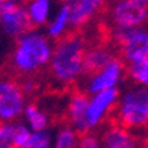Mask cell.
I'll use <instances>...</instances> for the list:
<instances>
[{
    "mask_svg": "<svg viewBox=\"0 0 148 148\" xmlns=\"http://www.w3.org/2000/svg\"><path fill=\"white\" fill-rule=\"evenodd\" d=\"M86 40L77 34H68L53 44L48 64L52 77L63 86L73 84L84 76Z\"/></svg>",
    "mask_w": 148,
    "mask_h": 148,
    "instance_id": "6da1fadb",
    "label": "cell"
},
{
    "mask_svg": "<svg viewBox=\"0 0 148 148\" xmlns=\"http://www.w3.org/2000/svg\"><path fill=\"white\" fill-rule=\"evenodd\" d=\"M53 44L41 31L32 28L16 39L12 52V66L23 75H32L47 67L51 62Z\"/></svg>",
    "mask_w": 148,
    "mask_h": 148,
    "instance_id": "7a4b0ae2",
    "label": "cell"
},
{
    "mask_svg": "<svg viewBox=\"0 0 148 148\" xmlns=\"http://www.w3.org/2000/svg\"><path fill=\"white\" fill-rule=\"evenodd\" d=\"M116 124L128 131L148 128V88L132 86L120 93L114 111Z\"/></svg>",
    "mask_w": 148,
    "mask_h": 148,
    "instance_id": "3957f363",
    "label": "cell"
},
{
    "mask_svg": "<svg viewBox=\"0 0 148 148\" xmlns=\"http://www.w3.org/2000/svg\"><path fill=\"white\" fill-rule=\"evenodd\" d=\"M112 29H135L144 27L148 21V5L132 0H115L108 10Z\"/></svg>",
    "mask_w": 148,
    "mask_h": 148,
    "instance_id": "277c9868",
    "label": "cell"
},
{
    "mask_svg": "<svg viewBox=\"0 0 148 148\" xmlns=\"http://www.w3.org/2000/svg\"><path fill=\"white\" fill-rule=\"evenodd\" d=\"M27 104V96L20 83L10 77H0V123L20 120Z\"/></svg>",
    "mask_w": 148,
    "mask_h": 148,
    "instance_id": "5b68a950",
    "label": "cell"
},
{
    "mask_svg": "<svg viewBox=\"0 0 148 148\" xmlns=\"http://www.w3.org/2000/svg\"><path fill=\"white\" fill-rule=\"evenodd\" d=\"M112 38L116 41L121 52L124 63L132 64L148 58V29L147 25L128 31L111 29Z\"/></svg>",
    "mask_w": 148,
    "mask_h": 148,
    "instance_id": "8992f818",
    "label": "cell"
},
{
    "mask_svg": "<svg viewBox=\"0 0 148 148\" xmlns=\"http://www.w3.org/2000/svg\"><path fill=\"white\" fill-rule=\"evenodd\" d=\"M32 24L27 15L23 0H4L1 10L0 29L8 38L17 39L25 32L31 31Z\"/></svg>",
    "mask_w": 148,
    "mask_h": 148,
    "instance_id": "52a82bcc",
    "label": "cell"
},
{
    "mask_svg": "<svg viewBox=\"0 0 148 148\" xmlns=\"http://www.w3.org/2000/svg\"><path fill=\"white\" fill-rule=\"evenodd\" d=\"M125 73V66L121 58H115L106 67L87 76L84 84V92L87 95H93L108 90H117Z\"/></svg>",
    "mask_w": 148,
    "mask_h": 148,
    "instance_id": "ba28073f",
    "label": "cell"
},
{
    "mask_svg": "<svg viewBox=\"0 0 148 148\" xmlns=\"http://www.w3.org/2000/svg\"><path fill=\"white\" fill-rule=\"evenodd\" d=\"M120 97L119 90H108L88 95V107H87V125L92 131L106 121L108 116L116 108Z\"/></svg>",
    "mask_w": 148,
    "mask_h": 148,
    "instance_id": "9c48e42d",
    "label": "cell"
},
{
    "mask_svg": "<svg viewBox=\"0 0 148 148\" xmlns=\"http://www.w3.org/2000/svg\"><path fill=\"white\" fill-rule=\"evenodd\" d=\"M110 0H63L71 15V27L80 28L87 25L97 16Z\"/></svg>",
    "mask_w": 148,
    "mask_h": 148,
    "instance_id": "30bf717a",
    "label": "cell"
},
{
    "mask_svg": "<svg viewBox=\"0 0 148 148\" xmlns=\"http://www.w3.org/2000/svg\"><path fill=\"white\" fill-rule=\"evenodd\" d=\"M87 107H88V95L84 91H75L69 96L67 104V117L69 127L73 128L77 134L90 132L87 125Z\"/></svg>",
    "mask_w": 148,
    "mask_h": 148,
    "instance_id": "8fae6325",
    "label": "cell"
},
{
    "mask_svg": "<svg viewBox=\"0 0 148 148\" xmlns=\"http://www.w3.org/2000/svg\"><path fill=\"white\" fill-rule=\"evenodd\" d=\"M115 58H117V55L107 44L87 47L86 55H84V76H90L93 72L101 69Z\"/></svg>",
    "mask_w": 148,
    "mask_h": 148,
    "instance_id": "7c38bea8",
    "label": "cell"
},
{
    "mask_svg": "<svg viewBox=\"0 0 148 148\" xmlns=\"http://www.w3.org/2000/svg\"><path fill=\"white\" fill-rule=\"evenodd\" d=\"M101 148H140L138 138L119 124L107 127L101 136Z\"/></svg>",
    "mask_w": 148,
    "mask_h": 148,
    "instance_id": "4fadbf2b",
    "label": "cell"
},
{
    "mask_svg": "<svg viewBox=\"0 0 148 148\" xmlns=\"http://www.w3.org/2000/svg\"><path fill=\"white\" fill-rule=\"evenodd\" d=\"M71 28V15L67 8L66 4H63L58 8L53 16L51 17V20L47 24V29H45V35L48 36L51 40H60L66 35H68V29Z\"/></svg>",
    "mask_w": 148,
    "mask_h": 148,
    "instance_id": "5bb4252c",
    "label": "cell"
},
{
    "mask_svg": "<svg viewBox=\"0 0 148 148\" xmlns=\"http://www.w3.org/2000/svg\"><path fill=\"white\" fill-rule=\"evenodd\" d=\"M28 19L34 28L47 25L52 17V0H27L25 1Z\"/></svg>",
    "mask_w": 148,
    "mask_h": 148,
    "instance_id": "9a60e30c",
    "label": "cell"
},
{
    "mask_svg": "<svg viewBox=\"0 0 148 148\" xmlns=\"http://www.w3.org/2000/svg\"><path fill=\"white\" fill-rule=\"evenodd\" d=\"M23 121L28 125L32 132L47 131L51 124V117L43 108L34 103L27 104L24 112H23Z\"/></svg>",
    "mask_w": 148,
    "mask_h": 148,
    "instance_id": "2e32d148",
    "label": "cell"
},
{
    "mask_svg": "<svg viewBox=\"0 0 148 148\" xmlns=\"http://www.w3.org/2000/svg\"><path fill=\"white\" fill-rule=\"evenodd\" d=\"M127 73L135 86L148 88V58L128 64Z\"/></svg>",
    "mask_w": 148,
    "mask_h": 148,
    "instance_id": "e0dca14e",
    "label": "cell"
},
{
    "mask_svg": "<svg viewBox=\"0 0 148 148\" xmlns=\"http://www.w3.org/2000/svg\"><path fill=\"white\" fill-rule=\"evenodd\" d=\"M77 132L69 125H63L53 136L52 148H77Z\"/></svg>",
    "mask_w": 148,
    "mask_h": 148,
    "instance_id": "ac0fdd59",
    "label": "cell"
},
{
    "mask_svg": "<svg viewBox=\"0 0 148 148\" xmlns=\"http://www.w3.org/2000/svg\"><path fill=\"white\" fill-rule=\"evenodd\" d=\"M32 131L23 120L12 123V145L15 148H21L31 138Z\"/></svg>",
    "mask_w": 148,
    "mask_h": 148,
    "instance_id": "d6986e66",
    "label": "cell"
},
{
    "mask_svg": "<svg viewBox=\"0 0 148 148\" xmlns=\"http://www.w3.org/2000/svg\"><path fill=\"white\" fill-rule=\"evenodd\" d=\"M52 144H53V136L49 130H47V131L32 132L31 138L21 148H52Z\"/></svg>",
    "mask_w": 148,
    "mask_h": 148,
    "instance_id": "ffe728a7",
    "label": "cell"
},
{
    "mask_svg": "<svg viewBox=\"0 0 148 148\" xmlns=\"http://www.w3.org/2000/svg\"><path fill=\"white\" fill-rule=\"evenodd\" d=\"M77 148H101V138L92 131L80 134L77 138Z\"/></svg>",
    "mask_w": 148,
    "mask_h": 148,
    "instance_id": "44dd1931",
    "label": "cell"
},
{
    "mask_svg": "<svg viewBox=\"0 0 148 148\" xmlns=\"http://www.w3.org/2000/svg\"><path fill=\"white\" fill-rule=\"evenodd\" d=\"M12 145V123H0V148H11Z\"/></svg>",
    "mask_w": 148,
    "mask_h": 148,
    "instance_id": "7402d4cb",
    "label": "cell"
},
{
    "mask_svg": "<svg viewBox=\"0 0 148 148\" xmlns=\"http://www.w3.org/2000/svg\"><path fill=\"white\" fill-rule=\"evenodd\" d=\"M20 87H21V90H23V92L25 93V96H27V95H29V93H32L35 91L36 83L32 79H25L24 82L20 83Z\"/></svg>",
    "mask_w": 148,
    "mask_h": 148,
    "instance_id": "603a6c76",
    "label": "cell"
},
{
    "mask_svg": "<svg viewBox=\"0 0 148 148\" xmlns=\"http://www.w3.org/2000/svg\"><path fill=\"white\" fill-rule=\"evenodd\" d=\"M132 1H136V3L144 4V5H148V0H132Z\"/></svg>",
    "mask_w": 148,
    "mask_h": 148,
    "instance_id": "cb8c5ba5",
    "label": "cell"
},
{
    "mask_svg": "<svg viewBox=\"0 0 148 148\" xmlns=\"http://www.w3.org/2000/svg\"><path fill=\"white\" fill-rule=\"evenodd\" d=\"M3 4H4V0H0V20H1V10H3Z\"/></svg>",
    "mask_w": 148,
    "mask_h": 148,
    "instance_id": "d4e9b609",
    "label": "cell"
},
{
    "mask_svg": "<svg viewBox=\"0 0 148 148\" xmlns=\"http://www.w3.org/2000/svg\"><path fill=\"white\" fill-rule=\"evenodd\" d=\"M147 29H148V25H147Z\"/></svg>",
    "mask_w": 148,
    "mask_h": 148,
    "instance_id": "484cf974",
    "label": "cell"
},
{
    "mask_svg": "<svg viewBox=\"0 0 148 148\" xmlns=\"http://www.w3.org/2000/svg\"><path fill=\"white\" fill-rule=\"evenodd\" d=\"M11 148H15V147H11Z\"/></svg>",
    "mask_w": 148,
    "mask_h": 148,
    "instance_id": "4316f807",
    "label": "cell"
}]
</instances>
